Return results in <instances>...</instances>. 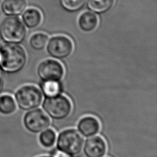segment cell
<instances>
[{
    "instance_id": "obj_1",
    "label": "cell",
    "mask_w": 157,
    "mask_h": 157,
    "mask_svg": "<svg viewBox=\"0 0 157 157\" xmlns=\"http://www.w3.org/2000/svg\"><path fill=\"white\" fill-rule=\"evenodd\" d=\"M26 62L25 49L18 44L6 43L0 47V69L6 73H15L23 68Z\"/></svg>"
},
{
    "instance_id": "obj_2",
    "label": "cell",
    "mask_w": 157,
    "mask_h": 157,
    "mask_svg": "<svg viewBox=\"0 0 157 157\" xmlns=\"http://www.w3.org/2000/svg\"><path fill=\"white\" fill-rule=\"evenodd\" d=\"M26 34L25 26L17 16H8L0 24V37L6 43L19 44Z\"/></svg>"
},
{
    "instance_id": "obj_3",
    "label": "cell",
    "mask_w": 157,
    "mask_h": 157,
    "mask_svg": "<svg viewBox=\"0 0 157 157\" xmlns=\"http://www.w3.org/2000/svg\"><path fill=\"white\" fill-rule=\"evenodd\" d=\"M83 139L80 134L74 129L63 131L58 135L56 147L60 150L69 156L77 155L83 148Z\"/></svg>"
},
{
    "instance_id": "obj_4",
    "label": "cell",
    "mask_w": 157,
    "mask_h": 157,
    "mask_svg": "<svg viewBox=\"0 0 157 157\" xmlns=\"http://www.w3.org/2000/svg\"><path fill=\"white\" fill-rule=\"evenodd\" d=\"M18 107L23 110H30L39 107L42 101L40 90L34 85H27L20 87L15 94Z\"/></svg>"
},
{
    "instance_id": "obj_5",
    "label": "cell",
    "mask_w": 157,
    "mask_h": 157,
    "mask_svg": "<svg viewBox=\"0 0 157 157\" xmlns=\"http://www.w3.org/2000/svg\"><path fill=\"white\" fill-rule=\"evenodd\" d=\"M45 112L54 120H63L69 115L72 110L70 100L63 95L46 98L42 104Z\"/></svg>"
},
{
    "instance_id": "obj_6",
    "label": "cell",
    "mask_w": 157,
    "mask_h": 157,
    "mask_svg": "<svg viewBox=\"0 0 157 157\" xmlns=\"http://www.w3.org/2000/svg\"><path fill=\"white\" fill-rule=\"evenodd\" d=\"M23 124L28 131L37 134L47 129L50 124V120L42 110L34 109L25 113Z\"/></svg>"
},
{
    "instance_id": "obj_7",
    "label": "cell",
    "mask_w": 157,
    "mask_h": 157,
    "mask_svg": "<svg viewBox=\"0 0 157 157\" xmlns=\"http://www.w3.org/2000/svg\"><path fill=\"white\" fill-rule=\"evenodd\" d=\"M73 47L72 42L69 38L64 36H56L48 42L47 51L52 57L63 59L71 55Z\"/></svg>"
},
{
    "instance_id": "obj_8",
    "label": "cell",
    "mask_w": 157,
    "mask_h": 157,
    "mask_svg": "<svg viewBox=\"0 0 157 157\" xmlns=\"http://www.w3.org/2000/svg\"><path fill=\"white\" fill-rule=\"evenodd\" d=\"M37 74L43 81H59L64 75V67L58 61L48 59L37 67Z\"/></svg>"
},
{
    "instance_id": "obj_9",
    "label": "cell",
    "mask_w": 157,
    "mask_h": 157,
    "mask_svg": "<svg viewBox=\"0 0 157 157\" xmlns=\"http://www.w3.org/2000/svg\"><path fill=\"white\" fill-rule=\"evenodd\" d=\"M106 151L105 142L100 136L89 137L85 142L83 152L86 157H103Z\"/></svg>"
},
{
    "instance_id": "obj_10",
    "label": "cell",
    "mask_w": 157,
    "mask_h": 157,
    "mask_svg": "<svg viewBox=\"0 0 157 157\" xmlns=\"http://www.w3.org/2000/svg\"><path fill=\"white\" fill-rule=\"evenodd\" d=\"M78 131L85 137H90L96 134L100 129L98 120L91 116L82 118L77 124Z\"/></svg>"
},
{
    "instance_id": "obj_11",
    "label": "cell",
    "mask_w": 157,
    "mask_h": 157,
    "mask_svg": "<svg viewBox=\"0 0 157 157\" xmlns=\"http://www.w3.org/2000/svg\"><path fill=\"white\" fill-rule=\"evenodd\" d=\"M26 6V0H2L1 9L7 16H17L24 12Z\"/></svg>"
},
{
    "instance_id": "obj_12",
    "label": "cell",
    "mask_w": 157,
    "mask_h": 157,
    "mask_svg": "<svg viewBox=\"0 0 157 157\" xmlns=\"http://www.w3.org/2000/svg\"><path fill=\"white\" fill-rule=\"evenodd\" d=\"M78 25L83 31L91 32L98 26V18L95 13L86 11L80 15L78 20Z\"/></svg>"
},
{
    "instance_id": "obj_13",
    "label": "cell",
    "mask_w": 157,
    "mask_h": 157,
    "mask_svg": "<svg viewBox=\"0 0 157 157\" xmlns=\"http://www.w3.org/2000/svg\"><path fill=\"white\" fill-rule=\"evenodd\" d=\"M22 20L25 26L33 29L37 27L41 22L42 15L37 9L31 7L24 10Z\"/></svg>"
},
{
    "instance_id": "obj_14",
    "label": "cell",
    "mask_w": 157,
    "mask_h": 157,
    "mask_svg": "<svg viewBox=\"0 0 157 157\" xmlns=\"http://www.w3.org/2000/svg\"><path fill=\"white\" fill-rule=\"evenodd\" d=\"M114 0H87V8L96 13H103L113 6Z\"/></svg>"
},
{
    "instance_id": "obj_15",
    "label": "cell",
    "mask_w": 157,
    "mask_h": 157,
    "mask_svg": "<svg viewBox=\"0 0 157 157\" xmlns=\"http://www.w3.org/2000/svg\"><path fill=\"white\" fill-rule=\"evenodd\" d=\"M17 104L14 98L9 94L0 96V113L2 115H10L15 112Z\"/></svg>"
},
{
    "instance_id": "obj_16",
    "label": "cell",
    "mask_w": 157,
    "mask_h": 157,
    "mask_svg": "<svg viewBox=\"0 0 157 157\" xmlns=\"http://www.w3.org/2000/svg\"><path fill=\"white\" fill-rule=\"evenodd\" d=\"M40 88L46 98L56 96L59 94L62 90L59 81H44L40 85Z\"/></svg>"
},
{
    "instance_id": "obj_17",
    "label": "cell",
    "mask_w": 157,
    "mask_h": 157,
    "mask_svg": "<svg viewBox=\"0 0 157 157\" xmlns=\"http://www.w3.org/2000/svg\"><path fill=\"white\" fill-rule=\"evenodd\" d=\"M48 40V37L47 34L43 33H37L31 37L29 44L34 50H41L45 47Z\"/></svg>"
},
{
    "instance_id": "obj_18",
    "label": "cell",
    "mask_w": 157,
    "mask_h": 157,
    "mask_svg": "<svg viewBox=\"0 0 157 157\" xmlns=\"http://www.w3.org/2000/svg\"><path fill=\"white\" fill-rule=\"evenodd\" d=\"M56 137V133L52 129H47L40 134L39 140L44 147L50 148L55 144Z\"/></svg>"
},
{
    "instance_id": "obj_19",
    "label": "cell",
    "mask_w": 157,
    "mask_h": 157,
    "mask_svg": "<svg viewBox=\"0 0 157 157\" xmlns=\"http://www.w3.org/2000/svg\"><path fill=\"white\" fill-rule=\"evenodd\" d=\"M60 6L67 12H77L85 5L86 0H59Z\"/></svg>"
},
{
    "instance_id": "obj_20",
    "label": "cell",
    "mask_w": 157,
    "mask_h": 157,
    "mask_svg": "<svg viewBox=\"0 0 157 157\" xmlns=\"http://www.w3.org/2000/svg\"><path fill=\"white\" fill-rule=\"evenodd\" d=\"M53 157H70V156L69 155H67L60 150H58V151H56L53 153Z\"/></svg>"
},
{
    "instance_id": "obj_21",
    "label": "cell",
    "mask_w": 157,
    "mask_h": 157,
    "mask_svg": "<svg viewBox=\"0 0 157 157\" xmlns=\"http://www.w3.org/2000/svg\"><path fill=\"white\" fill-rule=\"evenodd\" d=\"M3 86H4V79H3L2 73H1V71L0 69V93H1V91L3 89Z\"/></svg>"
},
{
    "instance_id": "obj_22",
    "label": "cell",
    "mask_w": 157,
    "mask_h": 157,
    "mask_svg": "<svg viewBox=\"0 0 157 157\" xmlns=\"http://www.w3.org/2000/svg\"><path fill=\"white\" fill-rule=\"evenodd\" d=\"M39 157H51L49 156H39Z\"/></svg>"
},
{
    "instance_id": "obj_23",
    "label": "cell",
    "mask_w": 157,
    "mask_h": 157,
    "mask_svg": "<svg viewBox=\"0 0 157 157\" xmlns=\"http://www.w3.org/2000/svg\"><path fill=\"white\" fill-rule=\"evenodd\" d=\"M2 1V0H0V3H1Z\"/></svg>"
}]
</instances>
